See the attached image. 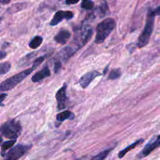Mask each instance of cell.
<instances>
[{
    "mask_svg": "<svg viewBox=\"0 0 160 160\" xmlns=\"http://www.w3.org/2000/svg\"><path fill=\"white\" fill-rule=\"evenodd\" d=\"M10 1L11 0H0V2L3 4H8L10 2Z\"/></svg>",
    "mask_w": 160,
    "mask_h": 160,
    "instance_id": "f1b7e54d",
    "label": "cell"
},
{
    "mask_svg": "<svg viewBox=\"0 0 160 160\" xmlns=\"http://www.w3.org/2000/svg\"><path fill=\"white\" fill-rule=\"evenodd\" d=\"M61 62L59 60H56L54 62V71L56 73L58 72L59 70L61 69Z\"/></svg>",
    "mask_w": 160,
    "mask_h": 160,
    "instance_id": "cb8c5ba5",
    "label": "cell"
},
{
    "mask_svg": "<svg viewBox=\"0 0 160 160\" xmlns=\"http://www.w3.org/2000/svg\"><path fill=\"white\" fill-rule=\"evenodd\" d=\"M160 146V134L152 138L137 154L138 159H142L151 154L154 149Z\"/></svg>",
    "mask_w": 160,
    "mask_h": 160,
    "instance_id": "52a82bcc",
    "label": "cell"
},
{
    "mask_svg": "<svg viewBox=\"0 0 160 160\" xmlns=\"http://www.w3.org/2000/svg\"><path fill=\"white\" fill-rule=\"evenodd\" d=\"M16 142V139H11V140L3 142L1 146V156H4L5 152H6V151L10 149L11 147H12L14 145Z\"/></svg>",
    "mask_w": 160,
    "mask_h": 160,
    "instance_id": "2e32d148",
    "label": "cell"
},
{
    "mask_svg": "<svg viewBox=\"0 0 160 160\" xmlns=\"http://www.w3.org/2000/svg\"><path fill=\"white\" fill-rule=\"evenodd\" d=\"M77 51H78V49L75 47L72 46H68L60 51L59 56L63 61H66L76 53Z\"/></svg>",
    "mask_w": 160,
    "mask_h": 160,
    "instance_id": "4fadbf2b",
    "label": "cell"
},
{
    "mask_svg": "<svg viewBox=\"0 0 160 160\" xmlns=\"http://www.w3.org/2000/svg\"><path fill=\"white\" fill-rule=\"evenodd\" d=\"M2 138H1V136H0V144H1V142H2Z\"/></svg>",
    "mask_w": 160,
    "mask_h": 160,
    "instance_id": "f546056e",
    "label": "cell"
},
{
    "mask_svg": "<svg viewBox=\"0 0 160 160\" xmlns=\"http://www.w3.org/2000/svg\"><path fill=\"white\" fill-rule=\"evenodd\" d=\"M94 2L92 0H82L81 7L86 10H91L93 9Z\"/></svg>",
    "mask_w": 160,
    "mask_h": 160,
    "instance_id": "ffe728a7",
    "label": "cell"
},
{
    "mask_svg": "<svg viewBox=\"0 0 160 160\" xmlns=\"http://www.w3.org/2000/svg\"><path fill=\"white\" fill-rule=\"evenodd\" d=\"M116 27V22L113 18H108L100 22L96 26L95 42L102 43Z\"/></svg>",
    "mask_w": 160,
    "mask_h": 160,
    "instance_id": "7a4b0ae2",
    "label": "cell"
},
{
    "mask_svg": "<svg viewBox=\"0 0 160 160\" xmlns=\"http://www.w3.org/2000/svg\"><path fill=\"white\" fill-rule=\"evenodd\" d=\"M112 150V148H109L103 151L99 152L98 154L96 155L95 156L92 157L91 160H104L109 154V153Z\"/></svg>",
    "mask_w": 160,
    "mask_h": 160,
    "instance_id": "d6986e66",
    "label": "cell"
},
{
    "mask_svg": "<svg viewBox=\"0 0 160 160\" xmlns=\"http://www.w3.org/2000/svg\"><path fill=\"white\" fill-rule=\"evenodd\" d=\"M93 34V30L89 24H84L76 30L73 39L72 46L78 50L82 48L91 39Z\"/></svg>",
    "mask_w": 160,
    "mask_h": 160,
    "instance_id": "277c9868",
    "label": "cell"
},
{
    "mask_svg": "<svg viewBox=\"0 0 160 160\" xmlns=\"http://www.w3.org/2000/svg\"><path fill=\"white\" fill-rule=\"evenodd\" d=\"M80 0H65V3L68 5L77 4Z\"/></svg>",
    "mask_w": 160,
    "mask_h": 160,
    "instance_id": "484cf974",
    "label": "cell"
},
{
    "mask_svg": "<svg viewBox=\"0 0 160 160\" xmlns=\"http://www.w3.org/2000/svg\"><path fill=\"white\" fill-rule=\"evenodd\" d=\"M67 84L64 83L60 89H58L56 94V99L57 101V108L59 111L64 109L66 107L68 97L66 96Z\"/></svg>",
    "mask_w": 160,
    "mask_h": 160,
    "instance_id": "9c48e42d",
    "label": "cell"
},
{
    "mask_svg": "<svg viewBox=\"0 0 160 160\" xmlns=\"http://www.w3.org/2000/svg\"><path fill=\"white\" fill-rule=\"evenodd\" d=\"M74 17V14L71 11H58L54 14L53 18L51 20L49 24L51 26H54L59 24L64 19L69 20Z\"/></svg>",
    "mask_w": 160,
    "mask_h": 160,
    "instance_id": "ba28073f",
    "label": "cell"
},
{
    "mask_svg": "<svg viewBox=\"0 0 160 160\" xmlns=\"http://www.w3.org/2000/svg\"><path fill=\"white\" fill-rule=\"evenodd\" d=\"M101 75V74L98 71H92L86 72L80 78L79 80V84L82 88H86L96 77Z\"/></svg>",
    "mask_w": 160,
    "mask_h": 160,
    "instance_id": "30bf717a",
    "label": "cell"
},
{
    "mask_svg": "<svg viewBox=\"0 0 160 160\" xmlns=\"http://www.w3.org/2000/svg\"><path fill=\"white\" fill-rule=\"evenodd\" d=\"M74 118V114L73 112L69 110L63 111L59 112L56 115V120L58 122H63L66 119H73Z\"/></svg>",
    "mask_w": 160,
    "mask_h": 160,
    "instance_id": "9a60e30c",
    "label": "cell"
},
{
    "mask_svg": "<svg viewBox=\"0 0 160 160\" xmlns=\"http://www.w3.org/2000/svg\"><path fill=\"white\" fill-rule=\"evenodd\" d=\"M11 69L10 62L6 61L2 63H0V75L4 74L7 73Z\"/></svg>",
    "mask_w": 160,
    "mask_h": 160,
    "instance_id": "44dd1931",
    "label": "cell"
},
{
    "mask_svg": "<svg viewBox=\"0 0 160 160\" xmlns=\"http://www.w3.org/2000/svg\"><path fill=\"white\" fill-rule=\"evenodd\" d=\"M108 11V7L106 0H102L98 8V12L101 17L104 16Z\"/></svg>",
    "mask_w": 160,
    "mask_h": 160,
    "instance_id": "ac0fdd59",
    "label": "cell"
},
{
    "mask_svg": "<svg viewBox=\"0 0 160 160\" xmlns=\"http://www.w3.org/2000/svg\"><path fill=\"white\" fill-rule=\"evenodd\" d=\"M51 76V71L48 66H45L42 69L36 72L31 78V81L34 82H39L43 79Z\"/></svg>",
    "mask_w": 160,
    "mask_h": 160,
    "instance_id": "7c38bea8",
    "label": "cell"
},
{
    "mask_svg": "<svg viewBox=\"0 0 160 160\" xmlns=\"http://www.w3.org/2000/svg\"><path fill=\"white\" fill-rule=\"evenodd\" d=\"M121 75V70L119 69H114L111 70L108 76V79L111 80H114L118 79Z\"/></svg>",
    "mask_w": 160,
    "mask_h": 160,
    "instance_id": "7402d4cb",
    "label": "cell"
},
{
    "mask_svg": "<svg viewBox=\"0 0 160 160\" xmlns=\"http://www.w3.org/2000/svg\"><path fill=\"white\" fill-rule=\"evenodd\" d=\"M152 12L155 16H160V5L153 10Z\"/></svg>",
    "mask_w": 160,
    "mask_h": 160,
    "instance_id": "4316f807",
    "label": "cell"
},
{
    "mask_svg": "<svg viewBox=\"0 0 160 160\" xmlns=\"http://www.w3.org/2000/svg\"><path fill=\"white\" fill-rule=\"evenodd\" d=\"M42 41H43V39L41 36H36L30 41L29 43V46L30 48L32 49H37L38 47L41 46Z\"/></svg>",
    "mask_w": 160,
    "mask_h": 160,
    "instance_id": "e0dca14e",
    "label": "cell"
},
{
    "mask_svg": "<svg viewBox=\"0 0 160 160\" xmlns=\"http://www.w3.org/2000/svg\"><path fill=\"white\" fill-rule=\"evenodd\" d=\"M71 37V32L66 29H61L54 36V41L61 44H65Z\"/></svg>",
    "mask_w": 160,
    "mask_h": 160,
    "instance_id": "8fae6325",
    "label": "cell"
},
{
    "mask_svg": "<svg viewBox=\"0 0 160 160\" xmlns=\"http://www.w3.org/2000/svg\"><path fill=\"white\" fill-rule=\"evenodd\" d=\"M154 18L155 15L154 14L152 10H148L144 28L138 38L137 42V46L138 48H143L148 43L154 29Z\"/></svg>",
    "mask_w": 160,
    "mask_h": 160,
    "instance_id": "3957f363",
    "label": "cell"
},
{
    "mask_svg": "<svg viewBox=\"0 0 160 160\" xmlns=\"http://www.w3.org/2000/svg\"><path fill=\"white\" fill-rule=\"evenodd\" d=\"M144 142V139H138L137 141H136L135 142H134L133 143L131 144L130 145L128 146L127 147H126L125 148H124L123 149H122L121 151H120L119 152H118V156L119 158H122L125 154H126L129 151L133 149L134 148H135L137 146H138L139 144L142 143Z\"/></svg>",
    "mask_w": 160,
    "mask_h": 160,
    "instance_id": "5bb4252c",
    "label": "cell"
},
{
    "mask_svg": "<svg viewBox=\"0 0 160 160\" xmlns=\"http://www.w3.org/2000/svg\"><path fill=\"white\" fill-rule=\"evenodd\" d=\"M0 131L5 138L16 139L21 133L22 127L18 121L11 119L4 122L0 126Z\"/></svg>",
    "mask_w": 160,
    "mask_h": 160,
    "instance_id": "5b68a950",
    "label": "cell"
},
{
    "mask_svg": "<svg viewBox=\"0 0 160 160\" xmlns=\"http://www.w3.org/2000/svg\"><path fill=\"white\" fill-rule=\"evenodd\" d=\"M31 147V144H18L9 150L4 160H18L24 155Z\"/></svg>",
    "mask_w": 160,
    "mask_h": 160,
    "instance_id": "8992f818",
    "label": "cell"
},
{
    "mask_svg": "<svg viewBox=\"0 0 160 160\" xmlns=\"http://www.w3.org/2000/svg\"><path fill=\"white\" fill-rule=\"evenodd\" d=\"M6 56V52L4 51H0V59H4Z\"/></svg>",
    "mask_w": 160,
    "mask_h": 160,
    "instance_id": "83f0119b",
    "label": "cell"
},
{
    "mask_svg": "<svg viewBox=\"0 0 160 160\" xmlns=\"http://www.w3.org/2000/svg\"><path fill=\"white\" fill-rule=\"evenodd\" d=\"M34 54H35L34 52H31V53H30V54H27L25 57L22 58L21 59L19 63H20L22 66H25V64H27L28 62H29V61H30V59H31V58H32L35 56Z\"/></svg>",
    "mask_w": 160,
    "mask_h": 160,
    "instance_id": "603a6c76",
    "label": "cell"
},
{
    "mask_svg": "<svg viewBox=\"0 0 160 160\" xmlns=\"http://www.w3.org/2000/svg\"><path fill=\"white\" fill-rule=\"evenodd\" d=\"M7 96H8V94L6 93H2L0 94V106H4L2 102L4 101V99L7 97Z\"/></svg>",
    "mask_w": 160,
    "mask_h": 160,
    "instance_id": "d4e9b609",
    "label": "cell"
},
{
    "mask_svg": "<svg viewBox=\"0 0 160 160\" xmlns=\"http://www.w3.org/2000/svg\"><path fill=\"white\" fill-rule=\"evenodd\" d=\"M44 56H40L36 59L32 64V66L30 68L26 69L14 76L6 79L0 84V91L5 92L11 90L19 84L23 79L29 76L36 68H38L45 59Z\"/></svg>",
    "mask_w": 160,
    "mask_h": 160,
    "instance_id": "6da1fadb",
    "label": "cell"
}]
</instances>
